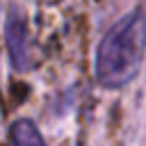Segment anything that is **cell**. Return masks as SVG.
<instances>
[{
    "label": "cell",
    "instance_id": "cell-1",
    "mask_svg": "<svg viewBox=\"0 0 146 146\" xmlns=\"http://www.w3.org/2000/svg\"><path fill=\"white\" fill-rule=\"evenodd\" d=\"M146 57V11L135 9L114 23L96 48V80L107 89H121L137 78Z\"/></svg>",
    "mask_w": 146,
    "mask_h": 146
},
{
    "label": "cell",
    "instance_id": "cell-2",
    "mask_svg": "<svg viewBox=\"0 0 146 146\" xmlns=\"http://www.w3.org/2000/svg\"><path fill=\"white\" fill-rule=\"evenodd\" d=\"M5 39H7V52L9 62L16 71L30 68V30L27 18L18 9H9L7 23H5Z\"/></svg>",
    "mask_w": 146,
    "mask_h": 146
},
{
    "label": "cell",
    "instance_id": "cell-3",
    "mask_svg": "<svg viewBox=\"0 0 146 146\" xmlns=\"http://www.w3.org/2000/svg\"><path fill=\"white\" fill-rule=\"evenodd\" d=\"M9 137H11V146H46V141L41 137V130L36 128V123L32 119L14 121L11 130H9Z\"/></svg>",
    "mask_w": 146,
    "mask_h": 146
},
{
    "label": "cell",
    "instance_id": "cell-4",
    "mask_svg": "<svg viewBox=\"0 0 146 146\" xmlns=\"http://www.w3.org/2000/svg\"><path fill=\"white\" fill-rule=\"evenodd\" d=\"M34 2H39V5H55V2H59V0H34Z\"/></svg>",
    "mask_w": 146,
    "mask_h": 146
}]
</instances>
